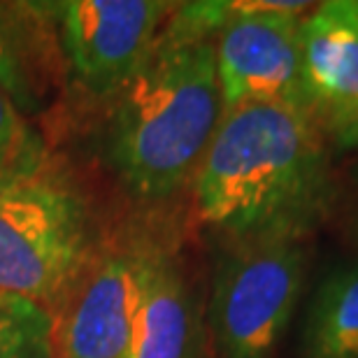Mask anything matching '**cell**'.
I'll list each match as a JSON object with an SVG mask.
<instances>
[{"label":"cell","instance_id":"14","mask_svg":"<svg viewBox=\"0 0 358 358\" xmlns=\"http://www.w3.org/2000/svg\"><path fill=\"white\" fill-rule=\"evenodd\" d=\"M54 358H63V356H59V354H56V356H54Z\"/></svg>","mask_w":358,"mask_h":358},{"label":"cell","instance_id":"5","mask_svg":"<svg viewBox=\"0 0 358 358\" xmlns=\"http://www.w3.org/2000/svg\"><path fill=\"white\" fill-rule=\"evenodd\" d=\"M307 7L310 3H233V17L214 40L224 110L249 103L307 110L300 42V14Z\"/></svg>","mask_w":358,"mask_h":358},{"label":"cell","instance_id":"9","mask_svg":"<svg viewBox=\"0 0 358 358\" xmlns=\"http://www.w3.org/2000/svg\"><path fill=\"white\" fill-rule=\"evenodd\" d=\"M196 307L182 272L166 254H145L128 358H196Z\"/></svg>","mask_w":358,"mask_h":358},{"label":"cell","instance_id":"6","mask_svg":"<svg viewBox=\"0 0 358 358\" xmlns=\"http://www.w3.org/2000/svg\"><path fill=\"white\" fill-rule=\"evenodd\" d=\"M54 10L77 82L96 96H114L152 56L173 5L159 0H66Z\"/></svg>","mask_w":358,"mask_h":358},{"label":"cell","instance_id":"10","mask_svg":"<svg viewBox=\"0 0 358 358\" xmlns=\"http://www.w3.org/2000/svg\"><path fill=\"white\" fill-rule=\"evenodd\" d=\"M303 358H358V266L328 275L314 293Z\"/></svg>","mask_w":358,"mask_h":358},{"label":"cell","instance_id":"12","mask_svg":"<svg viewBox=\"0 0 358 358\" xmlns=\"http://www.w3.org/2000/svg\"><path fill=\"white\" fill-rule=\"evenodd\" d=\"M47 166V145L24 119L17 103L0 91V193L31 179Z\"/></svg>","mask_w":358,"mask_h":358},{"label":"cell","instance_id":"4","mask_svg":"<svg viewBox=\"0 0 358 358\" xmlns=\"http://www.w3.org/2000/svg\"><path fill=\"white\" fill-rule=\"evenodd\" d=\"M305 268L296 238L247 240L221 259L210 300L219 358H270L296 312Z\"/></svg>","mask_w":358,"mask_h":358},{"label":"cell","instance_id":"2","mask_svg":"<svg viewBox=\"0 0 358 358\" xmlns=\"http://www.w3.org/2000/svg\"><path fill=\"white\" fill-rule=\"evenodd\" d=\"M221 117L214 40L161 31L145 66L114 93L107 161L138 200H163L196 175Z\"/></svg>","mask_w":358,"mask_h":358},{"label":"cell","instance_id":"8","mask_svg":"<svg viewBox=\"0 0 358 358\" xmlns=\"http://www.w3.org/2000/svg\"><path fill=\"white\" fill-rule=\"evenodd\" d=\"M142 268L145 254L105 256L63 321L56 354L63 358H128Z\"/></svg>","mask_w":358,"mask_h":358},{"label":"cell","instance_id":"7","mask_svg":"<svg viewBox=\"0 0 358 358\" xmlns=\"http://www.w3.org/2000/svg\"><path fill=\"white\" fill-rule=\"evenodd\" d=\"M307 110L342 147L358 145V0H331L300 26Z\"/></svg>","mask_w":358,"mask_h":358},{"label":"cell","instance_id":"11","mask_svg":"<svg viewBox=\"0 0 358 358\" xmlns=\"http://www.w3.org/2000/svg\"><path fill=\"white\" fill-rule=\"evenodd\" d=\"M56 321L35 300L0 293V358H54Z\"/></svg>","mask_w":358,"mask_h":358},{"label":"cell","instance_id":"13","mask_svg":"<svg viewBox=\"0 0 358 358\" xmlns=\"http://www.w3.org/2000/svg\"><path fill=\"white\" fill-rule=\"evenodd\" d=\"M0 91H5L17 107L31 105V87L24 73V63L3 26H0Z\"/></svg>","mask_w":358,"mask_h":358},{"label":"cell","instance_id":"1","mask_svg":"<svg viewBox=\"0 0 358 358\" xmlns=\"http://www.w3.org/2000/svg\"><path fill=\"white\" fill-rule=\"evenodd\" d=\"M198 214L240 242L296 238L328 198L317 121L291 105L224 110L196 170Z\"/></svg>","mask_w":358,"mask_h":358},{"label":"cell","instance_id":"3","mask_svg":"<svg viewBox=\"0 0 358 358\" xmlns=\"http://www.w3.org/2000/svg\"><path fill=\"white\" fill-rule=\"evenodd\" d=\"M89 252L82 198L52 179L0 193V293L45 305L80 277Z\"/></svg>","mask_w":358,"mask_h":358}]
</instances>
